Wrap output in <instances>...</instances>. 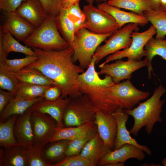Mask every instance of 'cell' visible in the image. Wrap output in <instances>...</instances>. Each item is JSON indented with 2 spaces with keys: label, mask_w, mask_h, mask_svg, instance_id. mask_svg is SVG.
Masks as SVG:
<instances>
[{
  "label": "cell",
  "mask_w": 166,
  "mask_h": 166,
  "mask_svg": "<svg viewBox=\"0 0 166 166\" xmlns=\"http://www.w3.org/2000/svg\"><path fill=\"white\" fill-rule=\"evenodd\" d=\"M18 115L9 117L5 121L0 122V146L4 148L19 145L14 132L15 123Z\"/></svg>",
  "instance_id": "cell-30"
},
{
  "label": "cell",
  "mask_w": 166,
  "mask_h": 166,
  "mask_svg": "<svg viewBox=\"0 0 166 166\" xmlns=\"http://www.w3.org/2000/svg\"><path fill=\"white\" fill-rule=\"evenodd\" d=\"M95 0H85L89 4H93Z\"/></svg>",
  "instance_id": "cell-51"
},
{
  "label": "cell",
  "mask_w": 166,
  "mask_h": 166,
  "mask_svg": "<svg viewBox=\"0 0 166 166\" xmlns=\"http://www.w3.org/2000/svg\"><path fill=\"white\" fill-rule=\"evenodd\" d=\"M144 152L133 144H125L118 149L109 151L101 159L97 165L104 166L107 164L119 162L124 163L130 158L142 161L145 157Z\"/></svg>",
  "instance_id": "cell-17"
},
{
  "label": "cell",
  "mask_w": 166,
  "mask_h": 166,
  "mask_svg": "<svg viewBox=\"0 0 166 166\" xmlns=\"http://www.w3.org/2000/svg\"><path fill=\"white\" fill-rule=\"evenodd\" d=\"M153 10L160 9L159 0H148Z\"/></svg>",
  "instance_id": "cell-45"
},
{
  "label": "cell",
  "mask_w": 166,
  "mask_h": 166,
  "mask_svg": "<svg viewBox=\"0 0 166 166\" xmlns=\"http://www.w3.org/2000/svg\"><path fill=\"white\" fill-rule=\"evenodd\" d=\"M2 12L3 22L0 28L3 33L9 32L18 40L22 42L36 28L14 12Z\"/></svg>",
  "instance_id": "cell-13"
},
{
  "label": "cell",
  "mask_w": 166,
  "mask_h": 166,
  "mask_svg": "<svg viewBox=\"0 0 166 166\" xmlns=\"http://www.w3.org/2000/svg\"><path fill=\"white\" fill-rule=\"evenodd\" d=\"M96 61V58L93 57L86 70L79 75V89L82 94L88 97L97 110L112 113L106 90L107 87L115 83L109 76L105 75L103 78L100 77L95 68Z\"/></svg>",
  "instance_id": "cell-2"
},
{
  "label": "cell",
  "mask_w": 166,
  "mask_h": 166,
  "mask_svg": "<svg viewBox=\"0 0 166 166\" xmlns=\"http://www.w3.org/2000/svg\"><path fill=\"white\" fill-rule=\"evenodd\" d=\"M83 10L86 16L87 29L91 32L104 34L113 33L119 29L117 23L112 16L93 4L84 6Z\"/></svg>",
  "instance_id": "cell-11"
},
{
  "label": "cell",
  "mask_w": 166,
  "mask_h": 166,
  "mask_svg": "<svg viewBox=\"0 0 166 166\" xmlns=\"http://www.w3.org/2000/svg\"><path fill=\"white\" fill-rule=\"evenodd\" d=\"M34 26H40L47 15L38 0H26L14 12Z\"/></svg>",
  "instance_id": "cell-19"
},
{
  "label": "cell",
  "mask_w": 166,
  "mask_h": 166,
  "mask_svg": "<svg viewBox=\"0 0 166 166\" xmlns=\"http://www.w3.org/2000/svg\"><path fill=\"white\" fill-rule=\"evenodd\" d=\"M94 124V123H90L78 126H57L50 142L61 140H74L88 131Z\"/></svg>",
  "instance_id": "cell-29"
},
{
  "label": "cell",
  "mask_w": 166,
  "mask_h": 166,
  "mask_svg": "<svg viewBox=\"0 0 166 166\" xmlns=\"http://www.w3.org/2000/svg\"><path fill=\"white\" fill-rule=\"evenodd\" d=\"M37 55L26 56L19 59H9L6 58L5 61L10 69L14 72H16L25 67L38 59Z\"/></svg>",
  "instance_id": "cell-37"
},
{
  "label": "cell",
  "mask_w": 166,
  "mask_h": 166,
  "mask_svg": "<svg viewBox=\"0 0 166 166\" xmlns=\"http://www.w3.org/2000/svg\"><path fill=\"white\" fill-rule=\"evenodd\" d=\"M106 91L113 113L119 108L132 109L149 95V92L137 89L130 80L114 83L107 87Z\"/></svg>",
  "instance_id": "cell-5"
},
{
  "label": "cell",
  "mask_w": 166,
  "mask_h": 166,
  "mask_svg": "<svg viewBox=\"0 0 166 166\" xmlns=\"http://www.w3.org/2000/svg\"><path fill=\"white\" fill-rule=\"evenodd\" d=\"M95 124L88 131L74 140H69L66 157L80 154L87 142L97 132Z\"/></svg>",
  "instance_id": "cell-35"
},
{
  "label": "cell",
  "mask_w": 166,
  "mask_h": 166,
  "mask_svg": "<svg viewBox=\"0 0 166 166\" xmlns=\"http://www.w3.org/2000/svg\"><path fill=\"white\" fill-rule=\"evenodd\" d=\"M156 33V28L152 25L144 31L133 32L131 36L132 42L129 46L107 56L105 61L99 65V68L110 61L124 57H127V60L129 61H141L142 58L146 55L145 45Z\"/></svg>",
  "instance_id": "cell-8"
},
{
  "label": "cell",
  "mask_w": 166,
  "mask_h": 166,
  "mask_svg": "<svg viewBox=\"0 0 166 166\" xmlns=\"http://www.w3.org/2000/svg\"><path fill=\"white\" fill-rule=\"evenodd\" d=\"M161 10H166V0H159Z\"/></svg>",
  "instance_id": "cell-46"
},
{
  "label": "cell",
  "mask_w": 166,
  "mask_h": 166,
  "mask_svg": "<svg viewBox=\"0 0 166 166\" xmlns=\"http://www.w3.org/2000/svg\"><path fill=\"white\" fill-rule=\"evenodd\" d=\"M81 0H61V7L68 8L71 6L79 3Z\"/></svg>",
  "instance_id": "cell-44"
},
{
  "label": "cell",
  "mask_w": 166,
  "mask_h": 166,
  "mask_svg": "<svg viewBox=\"0 0 166 166\" xmlns=\"http://www.w3.org/2000/svg\"><path fill=\"white\" fill-rule=\"evenodd\" d=\"M55 18L47 16L42 25L36 28L22 42L25 45L43 50H60L70 47L68 43L60 34Z\"/></svg>",
  "instance_id": "cell-4"
},
{
  "label": "cell",
  "mask_w": 166,
  "mask_h": 166,
  "mask_svg": "<svg viewBox=\"0 0 166 166\" xmlns=\"http://www.w3.org/2000/svg\"><path fill=\"white\" fill-rule=\"evenodd\" d=\"M124 163L119 162L107 164L105 165L104 166H124Z\"/></svg>",
  "instance_id": "cell-47"
},
{
  "label": "cell",
  "mask_w": 166,
  "mask_h": 166,
  "mask_svg": "<svg viewBox=\"0 0 166 166\" xmlns=\"http://www.w3.org/2000/svg\"><path fill=\"white\" fill-rule=\"evenodd\" d=\"M144 60L140 61H124L121 59L115 62L105 64L100 67L99 75L105 74L110 76L115 83L120 82L124 79L130 80L134 72L146 66Z\"/></svg>",
  "instance_id": "cell-12"
},
{
  "label": "cell",
  "mask_w": 166,
  "mask_h": 166,
  "mask_svg": "<svg viewBox=\"0 0 166 166\" xmlns=\"http://www.w3.org/2000/svg\"><path fill=\"white\" fill-rule=\"evenodd\" d=\"M20 82L6 64L5 60L0 59V88L15 95Z\"/></svg>",
  "instance_id": "cell-31"
},
{
  "label": "cell",
  "mask_w": 166,
  "mask_h": 166,
  "mask_svg": "<svg viewBox=\"0 0 166 166\" xmlns=\"http://www.w3.org/2000/svg\"><path fill=\"white\" fill-rule=\"evenodd\" d=\"M55 19L58 31L70 46L73 48L75 44V29L73 22L69 16L67 9L61 7Z\"/></svg>",
  "instance_id": "cell-26"
},
{
  "label": "cell",
  "mask_w": 166,
  "mask_h": 166,
  "mask_svg": "<svg viewBox=\"0 0 166 166\" xmlns=\"http://www.w3.org/2000/svg\"><path fill=\"white\" fill-rule=\"evenodd\" d=\"M61 94V90L58 86L51 85L46 89L43 96L45 100L53 101L59 98Z\"/></svg>",
  "instance_id": "cell-42"
},
{
  "label": "cell",
  "mask_w": 166,
  "mask_h": 166,
  "mask_svg": "<svg viewBox=\"0 0 166 166\" xmlns=\"http://www.w3.org/2000/svg\"><path fill=\"white\" fill-rule=\"evenodd\" d=\"M164 11L166 13V10H164Z\"/></svg>",
  "instance_id": "cell-52"
},
{
  "label": "cell",
  "mask_w": 166,
  "mask_h": 166,
  "mask_svg": "<svg viewBox=\"0 0 166 166\" xmlns=\"http://www.w3.org/2000/svg\"><path fill=\"white\" fill-rule=\"evenodd\" d=\"M70 98H64L61 96L53 101L43 100L35 103L31 108L32 111L47 114L57 122L58 127H65L63 117L65 109Z\"/></svg>",
  "instance_id": "cell-18"
},
{
  "label": "cell",
  "mask_w": 166,
  "mask_h": 166,
  "mask_svg": "<svg viewBox=\"0 0 166 166\" xmlns=\"http://www.w3.org/2000/svg\"><path fill=\"white\" fill-rule=\"evenodd\" d=\"M94 123L97 125L98 132L105 144L111 150L113 149L117 126L112 114L97 110Z\"/></svg>",
  "instance_id": "cell-15"
},
{
  "label": "cell",
  "mask_w": 166,
  "mask_h": 166,
  "mask_svg": "<svg viewBox=\"0 0 166 166\" xmlns=\"http://www.w3.org/2000/svg\"><path fill=\"white\" fill-rule=\"evenodd\" d=\"M116 121L117 130L114 142L113 150H116L126 144H133L142 149L148 155L150 156L152 152L146 146L139 144L135 138H132L126 127L129 118L124 109L119 108L112 113Z\"/></svg>",
  "instance_id": "cell-14"
},
{
  "label": "cell",
  "mask_w": 166,
  "mask_h": 166,
  "mask_svg": "<svg viewBox=\"0 0 166 166\" xmlns=\"http://www.w3.org/2000/svg\"><path fill=\"white\" fill-rule=\"evenodd\" d=\"M32 49L38 58L25 68L38 69L53 81L61 89L63 97L73 98L82 95L77 79L84 69L73 61L72 47L60 50Z\"/></svg>",
  "instance_id": "cell-1"
},
{
  "label": "cell",
  "mask_w": 166,
  "mask_h": 166,
  "mask_svg": "<svg viewBox=\"0 0 166 166\" xmlns=\"http://www.w3.org/2000/svg\"><path fill=\"white\" fill-rule=\"evenodd\" d=\"M97 110L85 94L70 98L63 117L65 127L78 126L94 123Z\"/></svg>",
  "instance_id": "cell-7"
},
{
  "label": "cell",
  "mask_w": 166,
  "mask_h": 166,
  "mask_svg": "<svg viewBox=\"0 0 166 166\" xmlns=\"http://www.w3.org/2000/svg\"><path fill=\"white\" fill-rule=\"evenodd\" d=\"M97 7L112 16L117 23L119 29L129 23H136L143 26L149 22L145 16L121 10L119 8L109 5L107 2L98 3Z\"/></svg>",
  "instance_id": "cell-20"
},
{
  "label": "cell",
  "mask_w": 166,
  "mask_h": 166,
  "mask_svg": "<svg viewBox=\"0 0 166 166\" xmlns=\"http://www.w3.org/2000/svg\"><path fill=\"white\" fill-rule=\"evenodd\" d=\"M111 6L144 16L145 11L152 10L148 0H111L107 2Z\"/></svg>",
  "instance_id": "cell-32"
},
{
  "label": "cell",
  "mask_w": 166,
  "mask_h": 166,
  "mask_svg": "<svg viewBox=\"0 0 166 166\" xmlns=\"http://www.w3.org/2000/svg\"><path fill=\"white\" fill-rule=\"evenodd\" d=\"M50 85H43L20 82L15 97L23 99H32L43 96L46 89Z\"/></svg>",
  "instance_id": "cell-34"
},
{
  "label": "cell",
  "mask_w": 166,
  "mask_h": 166,
  "mask_svg": "<svg viewBox=\"0 0 166 166\" xmlns=\"http://www.w3.org/2000/svg\"><path fill=\"white\" fill-rule=\"evenodd\" d=\"M139 26L136 23H129L113 32L105 41V43L99 46L96 50L93 56L96 59V64L105 57L128 47L132 42V34L138 30Z\"/></svg>",
  "instance_id": "cell-9"
},
{
  "label": "cell",
  "mask_w": 166,
  "mask_h": 166,
  "mask_svg": "<svg viewBox=\"0 0 166 166\" xmlns=\"http://www.w3.org/2000/svg\"><path fill=\"white\" fill-rule=\"evenodd\" d=\"M111 0H96V2L97 4L103 2H107L109 1H110Z\"/></svg>",
  "instance_id": "cell-49"
},
{
  "label": "cell",
  "mask_w": 166,
  "mask_h": 166,
  "mask_svg": "<svg viewBox=\"0 0 166 166\" xmlns=\"http://www.w3.org/2000/svg\"><path fill=\"white\" fill-rule=\"evenodd\" d=\"M67 9L69 16L73 22L75 34L82 29H87L86 16L80 8L79 3L73 5Z\"/></svg>",
  "instance_id": "cell-36"
},
{
  "label": "cell",
  "mask_w": 166,
  "mask_h": 166,
  "mask_svg": "<svg viewBox=\"0 0 166 166\" xmlns=\"http://www.w3.org/2000/svg\"><path fill=\"white\" fill-rule=\"evenodd\" d=\"M113 33L100 34L92 33L86 28L80 30L75 35L73 61H78L82 68L87 69L97 47Z\"/></svg>",
  "instance_id": "cell-6"
},
{
  "label": "cell",
  "mask_w": 166,
  "mask_h": 166,
  "mask_svg": "<svg viewBox=\"0 0 166 166\" xmlns=\"http://www.w3.org/2000/svg\"><path fill=\"white\" fill-rule=\"evenodd\" d=\"M24 151L28 166H50L42 159L41 151L33 147L30 149L24 148Z\"/></svg>",
  "instance_id": "cell-38"
},
{
  "label": "cell",
  "mask_w": 166,
  "mask_h": 166,
  "mask_svg": "<svg viewBox=\"0 0 166 166\" xmlns=\"http://www.w3.org/2000/svg\"><path fill=\"white\" fill-rule=\"evenodd\" d=\"M53 166H92L90 161L79 155L66 157L61 162Z\"/></svg>",
  "instance_id": "cell-39"
},
{
  "label": "cell",
  "mask_w": 166,
  "mask_h": 166,
  "mask_svg": "<svg viewBox=\"0 0 166 166\" xmlns=\"http://www.w3.org/2000/svg\"><path fill=\"white\" fill-rule=\"evenodd\" d=\"M14 73L21 83L25 82L40 85H56L55 83L38 69L24 68Z\"/></svg>",
  "instance_id": "cell-28"
},
{
  "label": "cell",
  "mask_w": 166,
  "mask_h": 166,
  "mask_svg": "<svg viewBox=\"0 0 166 166\" xmlns=\"http://www.w3.org/2000/svg\"><path fill=\"white\" fill-rule=\"evenodd\" d=\"M69 141L68 140H61L51 142L44 150L41 151L43 160L50 166L61 161L66 157Z\"/></svg>",
  "instance_id": "cell-24"
},
{
  "label": "cell",
  "mask_w": 166,
  "mask_h": 166,
  "mask_svg": "<svg viewBox=\"0 0 166 166\" xmlns=\"http://www.w3.org/2000/svg\"><path fill=\"white\" fill-rule=\"evenodd\" d=\"M166 92L165 88L160 85L145 101L139 103L138 106L132 109H124L125 112L134 119L133 126L129 131L130 134L137 136L141 129L145 127L146 133L150 135L155 124L162 121L160 114L165 100L161 98Z\"/></svg>",
  "instance_id": "cell-3"
},
{
  "label": "cell",
  "mask_w": 166,
  "mask_h": 166,
  "mask_svg": "<svg viewBox=\"0 0 166 166\" xmlns=\"http://www.w3.org/2000/svg\"><path fill=\"white\" fill-rule=\"evenodd\" d=\"M162 163L164 166H166V157L164 158L162 161Z\"/></svg>",
  "instance_id": "cell-50"
},
{
  "label": "cell",
  "mask_w": 166,
  "mask_h": 166,
  "mask_svg": "<svg viewBox=\"0 0 166 166\" xmlns=\"http://www.w3.org/2000/svg\"><path fill=\"white\" fill-rule=\"evenodd\" d=\"M32 112L30 108L23 114L18 116L14 127V136L18 145L26 149L33 147Z\"/></svg>",
  "instance_id": "cell-16"
},
{
  "label": "cell",
  "mask_w": 166,
  "mask_h": 166,
  "mask_svg": "<svg viewBox=\"0 0 166 166\" xmlns=\"http://www.w3.org/2000/svg\"><path fill=\"white\" fill-rule=\"evenodd\" d=\"M47 16L56 17L61 7V0H38Z\"/></svg>",
  "instance_id": "cell-40"
},
{
  "label": "cell",
  "mask_w": 166,
  "mask_h": 166,
  "mask_svg": "<svg viewBox=\"0 0 166 166\" xmlns=\"http://www.w3.org/2000/svg\"><path fill=\"white\" fill-rule=\"evenodd\" d=\"M26 0H0V10L2 12H14Z\"/></svg>",
  "instance_id": "cell-41"
},
{
  "label": "cell",
  "mask_w": 166,
  "mask_h": 166,
  "mask_svg": "<svg viewBox=\"0 0 166 166\" xmlns=\"http://www.w3.org/2000/svg\"><path fill=\"white\" fill-rule=\"evenodd\" d=\"M140 166H161L160 164H156L152 163H146L141 164Z\"/></svg>",
  "instance_id": "cell-48"
},
{
  "label": "cell",
  "mask_w": 166,
  "mask_h": 166,
  "mask_svg": "<svg viewBox=\"0 0 166 166\" xmlns=\"http://www.w3.org/2000/svg\"><path fill=\"white\" fill-rule=\"evenodd\" d=\"M25 148L19 145L0 150V166H27Z\"/></svg>",
  "instance_id": "cell-27"
},
{
  "label": "cell",
  "mask_w": 166,
  "mask_h": 166,
  "mask_svg": "<svg viewBox=\"0 0 166 166\" xmlns=\"http://www.w3.org/2000/svg\"><path fill=\"white\" fill-rule=\"evenodd\" d=\"M111 150L105 144L97 132L87 142L80 154L89 160L92 166H96L101 159Z\"/></svg>",
  "instance_id": "cell-21"
},
{
  "label": "cell",
  "mask_w": 166,
  "mask_h": 166,
  "mask_svg": "<svg viewBox=\"0 0 166 166\" xmlns=\"http://www.w3.org/2000/svg\"><path fill=\"white\" fill-rule=\"evenodd\" d=\"M144 15L156 28V38H163L166 37V14L162 10L145 11Z\"/></svg>",
  "instance_id": "cell-33"
},
{
  "label": "cell",
  "mask_w": 166,
  "mask_h": 166,
  "mask_svg": "<svg viewBox=\"0 0 166 166\" xmlns=\"http://www.w3.org/2000/svg\"><path fill=\"white\" fill-rule=\"evenodd\" d=\"M43 96L32 99H13L0 114V122H3L13 115L23 114L36 102L43 100Z\"/></svg>",
  "instance_id": "cell-25"
},
{
  "label": "cell",
  "mask_w": 166,
  "mask_h": 166,
  "mask_svg": "<svg viewBox=\"0 0 166 166\" xmlns=\"http://www.w3.org/2000/svg\"><path fill=\"white\" fill-rule=\"evenodd\" d=\"M144 49L146 54L144 60L147 64L148 77L151 79L153 70L152 61L153 57L156 56H159L166 61V37L163 38L152 37L146 44Z\"/></svg>",
  "instance_id": "cell-23"
},
{
  "label": "cell",
  "mask_w": 166,
  "mask_h": 166,
  "mask_svg": "<svg viewBox=\"0 0 166 166\" xmlns=\"http://www.w3.org/2000/svg\"><path fill=\"white\" fill-rule=\"evenodd\" d=\"M15 97L12 92L0 89V114L1 113L10 101Z\"/></svg>",
  "instance_id": "cell-43"
},
{
  "label": "cell",
  "mask_w": 166,
  "mask_h": 166,
  "mask_svg": "<svg viewBox=\"0 0 166 166\" xmlns=\"http://www.w3.org/2000/svg\"><path fill=\"white\" fill-rule=\"evenodd\" d=\"M14 52L26 56L36 55L33 49L21 44L9 32L2 33L0 28V59H5L8 54Z\"/></svg>",
  "instance_id": "cell-22"
},
{
  "label": "cell",
  "mask_w": 166,
  "mask_h": 166,
  "mask_svg": "<svg viewBox=\"0 0 166 166\" xmlns=\"http://www.w3.org/2000/svg\"><path fill=\"white\" fill-rule=\"evenodd\" d=\"M32 111L33 147L41 151L46 144L50 143L58 125L56 121L49 115Z\"/></svg>",
  "instance_id": "cell-10"
}]
</instances>
